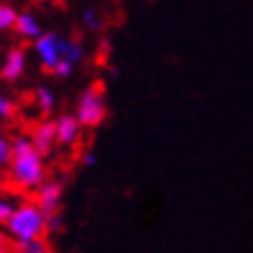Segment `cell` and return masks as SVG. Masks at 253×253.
<instances>
[{"instance_id": "obj_1", "label": "cell", "mask_w": 253, "mask_h": 253, "mask_svg": "<svg viewBox=\"0 0 253 253\" xmlns=\"http://www.w3.org/2000/svg\"><path fill=\"white\" fill-rule=\"evenodd\" d=\"M10 178L23 188H37L47 178L45 160L31 138L20 136L12 142V160H10Z\"/></svg>"}, {"instance_id": "obj_2", "label": "cell", "mask_w": 253, "mask_h": 253, "mask_svg": "<svg viewBox=\"0 0 253 253\" xmlns=\"http://www.w3.org/2000/svg\"><path fill=\"white\" fill-rule=\"evenodd\" d=\"M4 227H6V235L12 237L16 243L41 239L47 233V215L37 203H23L14 207Z\"/></svg>"}, {"instance_id": "obj_3", "label": "cell", "mask_w": 253, "mask_h": 253, "mask_svg": "<svg viewBox=\"0 0 253 253\" xmlns=\"http://www.w3.org/2000/svg\"><path fill=\"white\" fill-rule=\"evenodd\" d=\"M105 114H108V105H105L103 89L97 85L87 87L81 93L77 110H75V116L81 124V128H89V130L97 128V126L103 124Z\"/></svg>"}, {"instance_id": "obj_4", "label": "cell", "mask_w": 253, "mask_h": 253, "mask_svg": "<svg viewBox=\"0 0 253 253\" xmlns=\"http://www.w3.org/2000/svg\"><path fill=\"white\" fill-rule=\"evenodd\" d=\"M35 53L41 61L45 71H53L55 65L61 61V51H59V35L55 33H41L35 39Z\"/></svg>"}, {"instance_id": "obj_5", "label": "cell", "mask_w": 253, "mask_h": 253, "mask_svg": "<svg viewBox=\"0 0 253 253\" xmlns=\"http://www.w3.org/2000/svg\"><path fill=\"white\" fill-rule=\"evenodd\" d=\"M63 199V184L59 180H43L37 186V205L43 209L45 215L57 213Z\"/></svg>"}, {"instance_id": "obj_6", "label": "cell", "mask_w": 253, "mask_h": 253, "mask_svg": "<svg viewBox=\"0 0 253 253\" xmlns=\"http://www.w3.org/2000/svg\"><path fill=\"white\" fill-rule=\"evenodd\" d=\"M55 136L57 142L63 146H71L81 136V124L75 114H61L55 120Z\"/></svg>"}, {"instance_id": "obj_7", "label": "cell", "mask_w": 253, "mask_h": 253, "mask_svg": "<svg viewBox=\"0 0 253 253\" xmlns=\"http://www.w3.org/2000/svg\"><path fill=\"white\" fill-rule=\"evenodd\" d=\"M25 69H27V55H25L23 49L14 47L4 57V65H2V69H0V77H2L4 81H8V83H14L20 75L25 73Z\"/></svg>"}, {"instance_id": "obj_8", "label": "cell", "mask_w": 253, "mask_h": 253, "mask_svg": "<svg viewBox=\"0 0 253 253\" xmlns=\"http://www.w3.org/2000/svg\"><path fill=\"white\" fill-rule=\"evenodd\" d=\"M31 142L33 146L41 152V154H47L53 144L57 142V136H55V122H41L35 126V130L31 134Z\"/></svg>"}, {"instance_id": "obj_9", "label": "cell", "mask_w": 253, "mask_h": 253, "mask_svg": "<svg viewBox=\"0 0 253 253\" xmlns=\"http://www.w3.org/2000/svg\"><path fill=\"white\" fill-rule=\"evenodd\" d=\"M14 31L25 37V39H37L41 33H43V29H41L37 16H33L31 12H18L16 14V20H14Z\"/></svg>"}, {"instance_id": "obj_10", "label": "cell", "mask_w": 253, "mask_h": 253, "mask_svg": "<svg viewBox=\"0 0 253 253\" xmlns=\"http://www.w3.org/2000/svg\"><path fill=\"white\" fill-rule=\"evenodd\" d=\"M59 51H61V59L71 61L73 65L83 61V57H85V49H83L81 43L71 39H63V37H59Z\"/></svg>"}, {"instance_id": "obj_11", "label": "cell", "mask_w": 253, "mask_h": 253, "mask_svg": "<svg viewBox=\"0 0 253 253\" xmlns=\"http://www.w3.org/2000/svg\"><path fill=\"white\" fill-rule=\"evenodd\" d=\"M35 99H37V108L41 110V114L49 116V114L55 110V103H57V99H55V93H53L49 87H45V85L37 87Z\"/></svg>"}, {"instance_id": "obj_12", "label": "cell", "mask_w": 253, "mask_h": 253, "mask_svg": "<svg viewBox=\"0 0 253 253\" xmlns=\"http://www.w3.org/2000/svg\"><path fill=\"white\" fill-rule=\"evenodd\" d=\"M16 10L10 4H0V31H10L14 29V20H16Z\"/></svg>"}, {"instance_id": "obj_13", "label": "cell", "mask_w": 253, "mask_h": 253, "mask_svg": "<svg viewBox=\"0 0 253 253\" xmlns=\"http://www.w3.org/2000/svg\"><path fill=\"white\" fill-rule=\"evenodd\" d=\"M83 25H85V29H87V31L97 33V31H101V29H103V20H101V16L97 14V10L87 8L85 12H83Z\"/></svg>"}, {"instance_id": "obj_14", "label": "cell", "mask_w": 253, "mask_h": 253, "mask_svg": "<svg viewBox=\"0 0 253 253\" xmlns=\"http://www.w3.org/2000/svg\"><path fill=\"white\" fill-rule=\"evenodd\" d=\"M16 249L25 251V253H45L49 247L45 245L43 237H41V239H31V241H25V243H16Z\"/></svg>"}, {"instance_id": "obj_15", "label": "cell", "mask_w": 253, "mask_h": 253, "mask_svg": "<svg viewBox=\"0 0 253 253\" xmlns=\"http://www.w3.org/2000/svg\"><path fill=\"white\" fill-rule=\"evenodd\" d=\"M12 160V142L0 136V166H8Z\"/></svg>"}, {"instance_id": "obj_16", "label": "cell", "mask_w": 253, "mask_h": 253, "mask_svg": "<svg viewBox=\"0 0 253 253\" xmlns=\"http://www.w3.org/2000/svg\"><path fill=\"white\" fill-rule=\"evenodd\" d=\"M14 101L10 99V97H6L4 93H0V118L2 120H8V118H12V114H14Z\"/></svg>"}, {"instance_id": "obj_17", "label": "cell", "mask_w": 253, "mask_h": 253, "mask_svg": "<svg viewBox=\"0 0 253 253\" xmlns=\"http://www.w3.org/2000/svg\"><path fill=\"white\" fill-rule=\"evenodd\" d=\"M14 203L10 199H4V197H0V225H4L8 221V217L12 215V211H14Z\"/></svg>"}, {"instance_id": "obj_18", "label": "cell", "mask_w": 253, "mask_h": 253, "mask_svg": "<svg viewBox=\"0 0 253 253\" xmlns=\"http://www.w3.org/2000/svg\"><path fill=\"white\" fill-rule=\"evenodd\" d=\"M53 73H55L57 77H69V75L73 73V63H71V61H67V59H61V61L57 63V65H55Z\"/></svg>"}, {"instance_id": "obj_19", "label": "cell", "mask_w": 253, "mask_h": 253, "mask_svg": "<svg viewBox=\"0 0 253 253\" xmlns=\"http://www.w3.org/2000/svg\"><path fill=\"white\" fill-rule=\"evenodd\" d=\"M61 225H63V221H61V217L59 215H47V229L49 231H59L61 229Z\"/></svg>"}, {"instance_id": "obj_20", "label": "cell", "mask_w": 253, "mask_h": 253, "mask_svg": "<svg viewBox=\"0 0 253 253\" xmlns=\"http://www.w3.org/2000/svg\"><path fill=\"white\" fill-rule=\"evenodd\" d=\"M95 162H97V156L93 152H85V154H83V164H85V166H95Z\"/></svg>"}, {"instance_id": "obj_21", "label": "cell", "mask_w": 253, "mask_h": 253, "mask_svg": "<svg viewBox=\"0 0 253 253\" xmlns=\"http://www.w3.org/2000/svg\"><path fill=\"white\" fill-rule=\"evenodd\" d=\"M6 251V235L0 231V253H4Z\"/></svg>"}]
</instances>
